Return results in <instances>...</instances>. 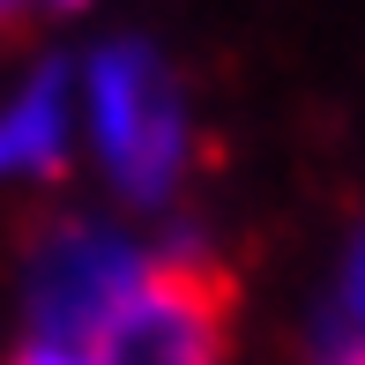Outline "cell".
Listing matches in <instances>:
<instances>
[{
  "label": "cell",
  "mask_w": 365,
  "mask_h": 365,
  "mask_svg": "<svg viewBox=\"0 0 365 365\" xmlns=\"http://www.w3.org/2000/svg\"><path fill=\"white\" fill-rule=\"evenodd\" d=\"M313 365H365V351L343 343V336H321V358H313Z\"/></svg>",
  "instance_id": "6"
},
{
  "label": "cell",
  "mask_w": 365,
  "mask_h": 365,
  "mask_svg": "<svg viewBox=\"0 0 365 365\" xmlns=\"http://www.w3.org/2000/svg\"><path fill=\"white\" fill-rule=\"evenodd\" d=\"M23 8H30V0H0V15H23Z\"/></svg>",
  "instance_id": "7"
},
{
  "label": "cell",
  "mask_w": 365,
  "mask_h": 365,
  "mask_svg": "<svg viewBox=\"0 0 365 365\" xmlns=\"http://www.w3.org/2000/svg\"><path fill=\"white\" fill-rule=\"evenodd\" d=\"M328 336H343V343H358L365 351V231L351 239V261H343V284H336V328Z\"/></svg>",
  "instance_id": "5"
},
{
  "label": "cell",
  "mask_w": 365,
  "mask_h": 365,
  "mask_svg": "<svg viewBox=\"0 0 365 365\" xmlns=\"http://www.w3.org/2000/svg\"><path fill=\"white\" fill-rule=\"evenodd\" d=\"M68 351V343H60ZM224 351V306L194 261H172L127 298V313L112 328H97L82 343V365H217Z\"/></svg>",
  "instance_id": "3"
},
{
  "label": "cell",
  "mask_w": 365,
  "mask_h": 365,
  "mask_svg": "<svg viewBox=\"0 0 365 365\" xmlns=\"http://www.w3.org/2000/svg\"><path fill=\"white\" fill-rule=\"evenodd\" d=\"M164 269L157 246L127 239L112 224H60L30 246V269H23V313H30V343H82L97 328H112L127 313L149 276Z\"/></svg>",
  "instance_id": "2"
},
{
  "label": "cell",
  "mask_w": 365,
  "mask_h": 365,
  "mask_svg": "<svg viewBox=\"0 0 365 365\" xmlns=\"http://www.w3.org/2000/svg\"><path fill=\"white\" fill-rule=\"evenodd\" d=\"M75 142V75L30 68L0 97V179H38L68 157Z\"/></svg>",
  "instance_id": "4"
},
{
  "label": "cell",
  "mask_w": 365,
  "mask_h": 365,
  "mask_svg": "<svg viewBox=\"0 0 365 365\" xmlns=\"http://www.w3.org/2000/svg\"><path fill=\"white\" fill-rule=\"evenodd\" d=\"M82 127H90L105 179L142 209L172 202L187 164H194L187 90L149 45H97L90 53V68H82Z\"/></svg>",
  "instance_id": "1"
}]
</instances>
